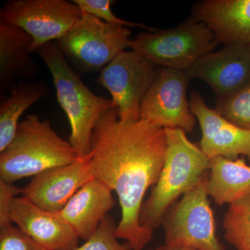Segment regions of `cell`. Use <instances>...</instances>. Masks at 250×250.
Returning <instances> with one entry per match:
<instances>
[{
	"mask_svg": "<svg viewBox=\"0 0 250 250\" xmlns=\"http://www.w3.org/2000/svg\"><path fill=\"white\" fill-rule=\"evenodd\" d=\"M189 104L201 128L200 147L208 159H236L243 155L250 161V130L236 126L210 108L198 92L190 93Z\"/></svg>",
	"mask_w": 250,
	"mask_h": 250,
	"instance_id": "obj_13",
	"label": "cell"
},
{
	"mask_svg": "<svg viewBox=\"0 0 250 250\" xmlns=\"http://www.w3.org/2000/svg\"><path fill=\"white\" fill-rule=\"evenodd\" d=\"M208 174L166 212L162 223L166 245L199 250H225L216 235V224L207 190Z\"/></svg>",
	"mask_w": 250,
	"mask_h": 250,
	"instance_id": "obj_7",
	"label": "cell"
},
{
	"mask_svg": "<svg viewBox=\"0 0 250 250\" xmlns=\"http://www.w3.org/2000/svg\"><path fill=\"white\" fill-rule=\"evenodd\" d=\"M190 18L209 28L219 44L250 45V0L198 1Z\"/></svg>",
	"mask_w": 250,
	"mask_h": 250,
	"instance_id": "obj_15",
	"label": "cell"
},
{
	"mask_svg": "<svg viewBox=\"0 0 250 250\" xmlns=\"http://www.w3.org/2000/svg\"><path fill=\"white\" fill-rule=\"evenodd\" d=\"M78 154L52 129L50 122L27 115L11 142L0 152V179L14 184L52 167L72 164Z\"/></svg>",
	"mask_w": 250,
	"mask_h": 250,
	"instance_id": "obj_4",
	"label": "cell"
},
{
	"mask_svg": "<svg viewBox=\"0 0 250 250\" xmlns=\"http://www.w3.org/2000/svg\"><path fill=\"white\" fill-rule=\"evenodd\" d=\"M21 192L22 188L0 179V228L12 225L10 217L11 205L16 195Z\"/></svg>",
	"mask_w": 250,
	"mask_h": 250,
	"instance_id": "obj_25",
	"label": "cell"
},
{
	"mask_svg": "<svg viewBox=\"0 0 250 250\" xmlns=\"http://www.w3.org/2000/svg\"><path fill=\"white\" fill-rule=\"evenodd\" d=\"M72 1L80 8L82 12L96 16L104 22L120 24L126 27L142 28L149 32L158 30L142 23L129 22L117 17L111 11V5L116 2L113 0H73Z\"/></svg>",
	"mask_w": 250,
	"mask_h": 250,
	"instance_id": "obj_23",
	"label": "cell"
},
{
	"mask_svg": "<svg viewBox=\"0 0 250 250\" xmlns=\"http://www.w3.org/2000/svg\"><path fill=\"white\" fill-rule=\"evenodd\" d=\"M158 67L135 51H123L102 69L97 83L109 92L120 121L141 120V104L155 80Z\"/></svg>",
	"mask_w": 250,
	"mask_h": 250,
	"instance_id": "obj_9",
	"label": "cell"
},
{
	"mask_svg": "<svg viewBox=\"0 0 250 250\" xmlns=\"http://www.w3.org/2000/svg\"><path fill=\"white\" fill-rule=\"evenodd\" d=\"M165 163L149 198L140 213L141 225L154 230L162 225L166 212L208 173L210 159L187 136L182 129H165Z\"/></svg>",
	"mask_w": 250,
	"mask_h": 250,
	"instance_id": "obj_2",
	"label": "cell"
},
{
	"mask_svg": "<svg viewBox=\"0 0 250 250\" xmlns=\"http://www.w3.org/2000/svg\"><path fill=\"white\" fill-rule=\"evenodd\" d=\"M190 79L184 71L158 67L155 80L141 108V119L164 129L192 132L196 124L187 89Z\"/></svg>",
	"mask_w": 250,
	"mask_h": 250,
	"instance_id": "obj_10",
	"label": "cell"
},
{
	"mask_svg": "<svg viewBox=\"0 0 250 250\" xmlns=\"http://www.w3.org/2000/svg\"><path fill=\"white\" fill-rule=\"evenodd\" d=\"M184 72L190 80L209 85L215 99L226 98L250 80V45L225 46L206 54Z\"/></svg>",
	"mask_w": 250,
	"mask_h": 250,
	"instance_id": "obj_12",
	"label": "cell"
},
{
	"mask_svg": "<svg viewBox=\"0 0 250 250\" xmlns=\"http://www.w3.org/2000/svg\"><path fill=\"white\" fill-rule=\"evenodd\" d=\"M0 250H46L19 228H0Z\"/></svg>",
	"mask_w": 250,
	"mask_h": 250,
	"instance_id": "obj_24",
	"label": "cell"
},
{
	"mask_svg": "<svg viewBox=\"0 0 250 250\" xmlns=\"http://www.w3.org/2000/svg\"><path fill=\"white\" fill-rule=\"evenodd\" d=\"M215 109L231 123L250 130V80L226 98L215 99Z\"/></svg>",
	"mask_w": 250,
	"mask_h": 250,
	"instance_id": "obj_21",
	"label": "cell"
},
{
	"mask_svg": "<svg viewBox=\"0 0 250 250\" xmlns=\"http://www.w3.org/2000/svg\"><path fill=\"white\" fill-rule=\"evenodd\" d=\"M131 30L83 13L62 37L55 41L67 62L79 72H94L130 47Z\"/></svg>",
	"mask_w": 250,
	"mask_h": 250,
	"instance_id": "obj_6",
	"label": "cell"
},
{
	"mask_svg": "<svg viewBox=\"0 0 250 250\" xmlns=\"http://www.w3.org/2000/svg\"></svg>",
	"mask_w": 250,
	"mask_h": 250,
	"instance_id": "obj_27",
	"label": "cell"
},
{
	"mask_svg": "<svg viewBox=\"0 0 250 250\" xmlns=\"http://www.w3.org/2000/svg\"><path fill=\"white\" fill-rule=\"evenodd\" d=\"M36 53L48 67L57 100L68 118L71 128L69 142L79 158L88 157L95 125L103 113L116 106L111 100L98 96L84 84L55 41L42 45Z\"/></svg>",
	"mask_w": 250,
	"mask_h": 250,
	"instance_id": "obj_3",
	"label": "cell"
},
{
	"mask_svg": "<svg viewBox=\"0 0 250 250\" xmlns=\"http://www.w3.org/2000/svg\"><path fill=\"white\" fill-rule=\"evenodd\" d=\"M49 85L40 80H20L0 103V152L14 139L23 113L36 102L48 96Z\"/></svg>",
	"mask_w": 250,
	"mask_h": 250,
	"instance_id": "obj_19",
	"label": "cell"
},
{
	"mask_svg": "<svg viewBox=\"0 0 250 250\" xmlns=\"http://www.w3.org/2000/svg\"><path fill=\"white\" fill-rule=\"evenodd\" d=\"M90 163L94 179L118 195L122 210L117 238L126 240L132 250H142L154 230L140 222L143 199L154 187L165 163L166 130L139 120L120 121L116 106L100 117L90 140Z\"/></svg>",
	"mask_w": 250,
	"mask_h": 250,
	"instance_id": "obj_1",
	"label": "cell"
},
{
	"mask_svg": "<svg viewBox=\"0 0 250 250\" xmlns=\"http://www.w3.org/2000/svg\"><path fill=\"white\" fill-rule=\"evenodd\" d=\"M223 228L229 244L236 250H250V195L230 204Z\"/></svg>",
	"mask_w": 250,
	"mask_h": 250,
	"instance_id": "obj_20",
	"label": "cell"
},
{
	"mask_svg": "<svg viewBox=\"0 0 250 250\" xmlns=\"http://www.w3.org/2000/svg\"><path fill=\"white\" fill-rule=\"evenodd\" d=\"M33 39L25 31L0 21V90L4 95L16 80H35L41 69L29 52Z\"/></svg>",
	"mask_w": 250,
	"mask_h": 250,
	"instance_id": "obj_17",
	"label": "cell"
},
{
	"mask_svg": "<svg viewBox=\"0 0 250 250\" xmlns=\"http://www.w3.org/2000/svg\"><path fill=\"white\" fill-rule=\"evenodd\" d=\"M199 250L193 248H189V247L177 246H168V245H164L158 247L156 250Z\"/></svg>",
	"mask_w": 250,
	"mask_h": 250,
	"instance_id": "obj_26",
	"label": "cell"
},
{
	"mask_svg": "<svg viewBox=\"0 0 250 250\" xmlns=\"http://www.w3.org/2000/svg\"><path fill=\"white\" fill-rule=\"evenodd\" d=\"M112 192L106 184L92 179L81 188L59 213L79 238L86 241L116 206Z\"/></svg>",
	"mask_w": 250,
	"mask_h": 250,
	"instance_id": "obj_16",
	"label": "cell"
},
{
	"mask_svg": "<svg viewBox=\"0 0 250 250\" xmlns=\"http://www.w3.org/2000/svg\"><path fill=\"white\" fill-rule=\"evenodd\" d=\"M82 10L67 0H9L0 9V21L17 26L31 36L29 52L58 41L82 16Z\"/></svg>",
	"mask_w": 250,
	"mask_h": 250,
	"instance_id": "obj_8",
	"label": "cell"
},
{
	"mask_svg": "<svg viewBox=\"0 0 250 250\" xmlns=\"http://www.w3.org/2000/svg\"><path fill=\"white\" fill-rule=\"evenodd\" d=\"M12 223L46 250H75L79 236L56 212L42 209L24 197H16L10 212Z\"/></svg>",
	"mask_w": 250,
	"mask_h": 250,
	"instance_id": "obj_14",
	"label": "cell"
},
{
	"mask_svg": "<svg viewBox=\"0 0 250 250\" xmlns=\"http://www.w3.org/2000/svg\"><path fill=\"white\" fill-rule=\"evenodd\" d=\"M218 45L209 28L190 18L170 29L143 31L129 47L157 67L186 71Z\"/></svg>",
	"mask_w": 250,
	"mask_h": 250,
	"instance_id": "obj_5",
	"label": "cell"
},
{
	"mask_svg": "<svg viewBox=\"0 0 250 250\" xmlns=\"http://www.w3.org/2000/svg\"><path fill=\"white\" fill-rule=\"evenodd\" d=\"M207 190L219 206L230 205L250 195V166L245 158L210 159Z\"/></svg>",
	"mask_w": 250,
	"mask_h": 250,
	"instance_id": "obj_18",
	"label": "cell"
},
{
	"mask_svg": "<svg viewBox=\"0 0 250 250\" xmlns=\"http://www.w3.org/2000/svg\"><path fill=\"white\" fill-rule=\"evenodd\" d=\"M116 228L114 220L108 215L93 236L75 250H132L127 242L121 244L117 241Z\"/></svg>",
	"mask_w": 250,
	"mask_h": 250,
	"instance_id": "obj_22",
	"label": "cell"
},
{
	"mask_svg": "<svg viewBox=\"0 0 250 250\" xmlns=\"http://www.w3.org/2000/svg\"><path fill=\"white\" fill-rule=\"evenodd\" d=\"M93 179L90 155L36 174L22 188L21 194L42 209L58 213L81 188Z\"/></svg>",
	"mask_w": 250,
	"mask_h": 250,
	"instance_id": "obj_11",
	"label": "cell"
}]
</instances>
